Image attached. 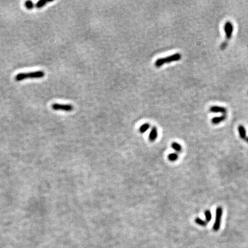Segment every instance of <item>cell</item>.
Wrapping results in <instances>:
<instances>
[{
	"instance_id": "1",
	"label": "cell",
	"mask_w": 248,
	"mask_h": 248,
	"mask_svg": "<svg viewBox=\"0 0 248 248\" xmlns=\"http://www.w3.org/2000/svg\"><path fill=\"white\" fill-rule=\"evenodd\" d=\"M45 76V73L43 71L29 72L18 74L15 77L16 81H21L27 79H39L42 78Z\"/></svg>"
},
{
	"instance_id": "2",
	"label": "cell",
	"mask_w": 248,
	"mask_h": 248,
	"mask_svg": "<svg viewBox=\"0 0 248 248\" xmlns=\"http://www.w3.org/2000/svg\"><path fill=\"white\" fill-rule=\"evenodd\" d=\"M182 58V55L180 53H176L173 55L168 56L165 58H159L154 63V66L157 68L162 66L166 63H170L174 61H177L180 60Z\"/></svg>"
},
{
	"instance_id": "3",
	"label": "cell",
	"mask_w": 248,
	"mask_h": 248,
	"mask_svg": "<svg viewBox=\"0 0 248 248\" xmlns=\"http://www.w3.org/2000/svg\"><path fill=\"white\" fill-rule=\"evenodd\" d=\"M223 214V209L219 206L217 208L215 211V219L213 229L214 231L217 232L220 230L221 225V220H222V217Z\"/></svg>"
},
{
	"instance_id": "4",
	"label": "cell",
	"mask_w": 248,
	"mask_h": 248,
	"mask_svg": "<svg viewBox=\"0 0 248 248\" xmlns=\"http://www.w3.org/2000/svg\"><path fill=\"white\" fill-rule=\"evenodd\" d=\"M51 1H46V0H40L37 3L34 4L32 1H27L25 2V8L29 9V10H31L33 9L34 8H36L38 9H40L41 8L43 7H44V6L46 5L48 3H50Z\"/></svg>"
},
{
	"instance_id": "5",
	"label": "cell",
	"mask_w": 248,
	"mask_h": 248,
	"mask_svg": "<svg viewBox=\"0 0 248 248\" xmlns=\"http://www.w3.org/2000/svg\"><path fill=\"white\" fill-rule=\"evenodd\" d=\"M52 109L55 110H61L64 111H72L74 107L71 104H53L51 105Z\"/></svg>"
},
{
	"instance_id": "6",
	"label": "cell",
	"mask_w": 248,
	"mask_h": 248,
	"mask_svg": "<svg viewBox=\"0 0 248 248\" xmlns=\"http://www.w3.org/2000/svg\"><path fill=\"white\" fill-rule=\"evenodd\" d=\"M224 31L226 35V38L227 40H230L232 38V35L234 31V26L232 22L228 21L225 23L224 25Z\"/></svg>"
},
{
	"instance_id": "7",
	"label": "cell",
	"mask_w": 248,
	"mask_h": 248,
	"mask_svg": "<svg viewBox=\"0 0 248 248\" xmlns=\"http://www.w3.org/2000/svg\"><path fill=\"white\" fill-rule=\"evenodd\" d=\"M210 112L214 113H222L223 114H226L227 113V109L224 107L218 106H213L210 107L209 109Z\"/></svg>"
},
{
	"instance_id": "8",
	"label": "cell",
	"mask_w": 248,
	"mask_h": 248,
	"mask_svg": "<svg viewBox=\"0 0 248 248\" xmlns=\"http://www.w3.org/2000/svg\"><path fill=\"white\" fill-rule=\"evenodd\" d=\"M158 136V131H157V128L156 127H152V129L150 131V132L149 133V139L151 142L154 141Z\"/></svg>"
},
{
	"instance_id": "9",
	"label": "cell",
	"mask_w": 248,
	"mask_h": 248,
	"mask_svg": "<svg viewBox=\"0 0 248 248\" xmlns=\"http://www.w3.org/2000/svg\"><path fill=\"white\" fill-rule=\"evenodd\" d=\"M226 117H227V116H226V114H223V115L219 116V117H215L212 118L211 122L214 125H217V124H220V122L225 121L226 120Z\"/></svg>"
},
{
	"instance_id": "10",
	"label": "cell",
	"mask_w": 248,
	"mask_h": 248,
	"mask_svg": "<svg viewBox=\"0 0 248 248\" xmlns=\"http://www.w3.org/2000/svg\"><path fill=\"white\" fill-rule=\"evenodd\" d=\"M238 131L239 133L240 137L243 140H246V132L244 126L243 125H240L238 127Z\"/></svg>"
},
{
	"instance_id": "11",
	"label": "cell",
	"mask_w": 248,
	"mask_h": 248,
	"mask_svg": "<svg viewBox=\"0 0 248 248\" xmlns=\"http://www.w3.org/2000/svg\"><path fill=\"white\" fill-rule=\"evenodd\" d=\"M171 147L174 150L177 152H182V147L180 144L177 143V142H173L171 144Z\"/></svg>"
},
{
	"instance_id": "12",
	"label": "cell",
	"mask_w": 248,
	"mask_h": 248,
	"mask_svg": "<svg viewBox=\"0 0 248 248\" xmlns=\"http://www.w3.org/2000/svg\"><path fill=\"white\" fill-rule=\"evenodd\" d=\"M149 127H150V124L149 123H145L140 127L139 129V131L141 133H144L147 132L149 129Z\"/></svg>"
},
{
	"instance_id": "13",
	"label": "cell",
	"mask_w": 248,
	"mask_h": 248,
	"mask_svg": "<svg viewBox=\"0 0 248 248\" xmlns=\"http://www.w3.org/2000/svg\"><path fill=\"white\" fill-rule=\"evenodd\" d=\"M204 216H205V219H206V221L207 223L210 222V220H211L212 218V214L210 211V210H206L204 211Z\"/></svg>"
},
{
	"instance_id": "14",
	"label": "cell",
	"mask_w": 248,
	"mask_h": 248,
	"mask_svg": "<svg viewBox=\"0 0 248 248\" xmlns=\"http://www.w3.org/2000/svg\"><path fill=\"white\" fill-rule=\"evenodd\" d=\"M179 158V156L177 153H172L168 154V159L170 161L174 162L176 161Z\"/></svg>"
},
{
	"instance_id": "15",
	"label": "cell",
	"mask_w": 248,
	"mask_h": 248,
	"mask_svg": "<svg viewBox=\"0 0 248 248\" xmlns=\"http://www.w3.org/2000/svg\"><path fill=\"white\" fill-rule=\"evenodd\" d=\"M195 222L197 225H199V226H203V227H205L207 224V223L206 222V220H202V219H200V218H198V217H197V218H196L195 219Z\"/></svg>"
},
{
	"instance_id": "16",
	"label": "cell",
	"mask_w": 248,
	"mask_h": 248,
	"mask_svg": "<svg viewBox=\"0 0 248 248\" xmlns=\"http://www.w3.org/2000/svg\"><path fill=\"white\" fill-rule=\"evenodd\" d=\"M246 140V142H247V143H248V137H246V140Z\"/></svg>"
}]
</instances>
